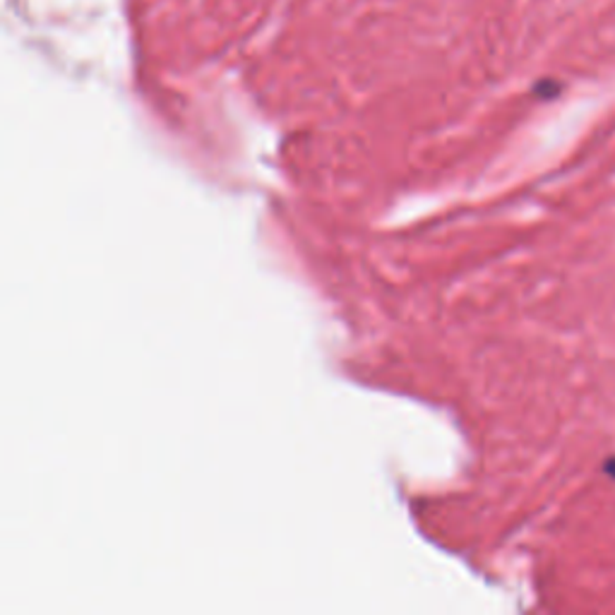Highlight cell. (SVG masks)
Instances as JSON below:
<instances>
[{
	"label": "cell",
	"instance_id": "obj_1",
	"mask_svg": "<svg viewBox=\"0 0 615 615\" xmlns=\"http://www.w3.org/2000/svg\"><path fill=\"white\" fill-rule=\"evenodd\" d=\"M606 472H608L611 476H615V460H611V462H606Z\"/></svg>",
	"mask_w": 615,
	"mask_h": 615
}]
</instances>
